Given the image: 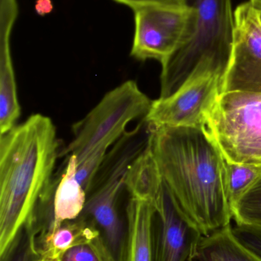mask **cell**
Masks as SVG:
<instances>
[{
	"mask_svg": "<svg viewBox=\"0 0 261 261\" xmlns=\"http://www.w3.org/2000/svg\"><path fill=\"white\" fill-rule=\"evenodd\" d=\"M0 261H52L38 249L35 234L26 225L6 251L0 254Z\"/></svg>",
	"mask_w": 261,
	"mask_h": 261,
	"instance_id": "18",
	"label": "cell"
},
{
	"mask_svg": "<svg viewBox=\"0 0 261 261\" xmlns=\"http://www.w3.org/2000/svg\"><path fill=\"white\" fill-rule=\"evenodd\" d=\"M152 103L135 81L115 87L73 125V139L60 156L75 155L79 163L98 147L110 148L127 132L130 122L147 117Z\"/></svg>",
	"mask_w": 261,
	"mask_h": 261,
	"instance_id": "4",
	"label": "cell"
},
{
	"mask_svg": "<svg viewBox=\"0 0 261 261\" xmlns=\"http://www.w3.org/2000/svg\"><path fill=\"white\" fill-rule=\"evenodd\" d=\"M150 144L176 205L202 236L231 225L225 159L205 128L153 127Z\"/></svg>",
	"mask_w": 261,
	"mask_h": 261,
	"instance_id": "1",
	"label": "cell"
},
{
	"mask_svg": "<svg viewBox=\"0 0 261 261\" xmlns=\"http://www.w3.org/2000/svg\"><path fill=\"white\" fill-rule=\"evenodd\" d=\"M236 239L261 259V225H237L232 226Z\"/></svg>",
	"mask_w": 261,
	"mask_h": 261,
	"instance_id": "19",
	"label": "cell"
},
{
	"mask_svg": "<svg viewBox=\"0 0 261 261\" xmlns=\"http://www.w3.org/2000/svg\"><path fill=\"white\" fill-rule=\"evenodd\" d=\"M116 3L130 6L132 9L148 6H175L185 7L188 6V0H114Z\"/></svg>",
	"mask_w": 261,
	"mask_h": 261,
	"instance_id": "21",
	"label": "cell"
},
{
	"mask_svg": "<svg viewBox=\"0 0 261 261\" xmlns=\"http://www.w3.org/2000/svg\"><path fill=\"white\" fill-rule=\"evenodd\" d=\"M237 225H261V174L231 208Z\"/></svg>",
	"mask_w": 261,
	"mask_h": 261,
	"instance_id": "17",
	"label": "cell"
},
{
	"mask_svg": "<svg viewBox=\"0 0 261 261\" xmlns=\"http://www.w3.org/2000/svg\"><path fill=\"white\" fill-rule=\"evenodd\" d=\"M221 87L222 78L214 73L191 78L171 96L153 100L145 119L153 127L205 128Z\"/></svg>",
	"mask_w": 261,
	"mask_h": 261,
	"instance_id": "7",
	"label": "cell"
},
{
	"mask_svg": "<svg viewBox=\"0 0 261 261\" xmlns=\"http://www.w3.org/2000/svg\"><path fill=\"white\" fill-rule=\"evenodd\" d=\"M232 55L222 81L221 93H261V23L257 8L246 2L234 12Z\"/></svg>",
	"mask_w": 261,
	"mask_h": 261,
	"instance_id": "8",
	"label": "cell"
},
{
	"mask_svg": "<svg viewBox=\"0 0 261 261\" xmlns=\"http://www.w3.org/2000/svg\"><path fill=\"white\" fill-rule=\"evenodd\" d=\"M205 129L228 162L261 165V93H220Z\"/></svg>",
	"mask_w": 261,
	"mask_h": 261,
	"instance_id": "5",
	"label": "cell"
},
{
	"mask_svg": "<svg viewBox=\"0 0 261 261\" xmlns=\"http://www.w3.org/2000/svg\"><path fill=\"white\" fill-rule=\"evenodd\" d=\"M98 233L85 219L79 216L62 222L54 231L35 240L37 248L48 258L55 261L66 250L80 244L93 242Z\"/></svg>",
	"mask_w": 261,
	"mask_h": 261,
	"instance_id": "14",
	"label": "cell"
},
{
	"mask_svg": "<svg viewBox=\"0 0 261 261\" xmlns=\"http://www.w3.org/2000/svg\"><path fill=\"white\" fill-rule=\"evenodd\" d=\"M162 182L150 139L147 147L129 167L125 177V187L131 197L153 202Z\"/></svg>",
	"mask_w": 261,
	"mask_h": 261,
	"instance_id": "13",
	"label": "cell"
},
{
	"mask_svg": "<svg viewBox=\"0 0 261 261\" xmlns=\"http://www.w3.org/2000/svg\"><path fill=\"white\" fill-rule=\"evenodd\" d=\"M133 11L135 32L130 55L139 61L154 59L163 64L189 32L193 9L148 6Z\"/></svg>",
	"mask_w": 261,
	"mask_h": 261,
	"instance_id": "6",
	"label": "cell"
},
{
	"mask_svg": "<svg viewBox=\"0 0 261 261\" xmlns=\"http://www.w3.org/2000/svg\"><path fill=\"white\" fill-rule=\"evenodd\" d=\"M195 259L198 261H261L236 239L231 224L202 236Z\"/></svg>",
	"mask_w": 261,
	"mask_h": 261,
	"instance_id": "15",
	"label": "cell"
},
{
	"mask_svg": "<svg viewBox=\"0 0 261 261\" xmlns=\"http://www.w3.org/2000/svg\"><path fill=\"white\" fill-rule=\"evenodd\" d=\"M255 7L261 8V0H249Z\"/></svg>",
	"mask_w": 261,
	"mask_h": 261,
	"instance_id": "23",
	"label": "cell"
},
{
	"mask_svg": "<svg viewBox=\"0 0 261 261\" xmlns=\"http://www.w3.org/2000/svg\"><path fill=\"white\" fill-rule=\"evenodd\" d=\"M261 174V165L235 164L225 160V189L231 208Z\"/></svg>",
	"mask_w": 261,
	"mask_h": 261,
	"instance_id": "16",
	"label": "cell"
},
{
	"mask_svg": "<svg viewBox=\"0 0 261 261\" xmlns=\"http://www.w3.org/2000/svg\"><path fill=\"white\" fill-rule=\"evenodd\" d=\"M56 128L35 114L0 138V254L10 246L55 186L60 156Z\"/></svg>",
	"mask_w": 261,
	"mask_h": 261,
	"instance_id": "2",
	"label": "cell"
},
{
	"mask_svg": "<svg viewBox=\"0 0 261 261\" xmlns=\"http://www.w3.org/2000/svg\"><path fill=\"white\" fill-rule=\"evenodd\" d=\"M155 213L153 202L130 197L126 208L128 234L124 261H153Z\"/></svg>",
	"mask_w": 261,
	"mask_h": 261,
	"instance_id": "12",
	"label": "cell"
},
{
	"mask_svg": "<svg viewBox=\"0 0 261 261\" xmlns=\"http://www.w3.org/2000/svg\"><path fill=\"white\" fill-rule=\"evenodd\" d=\"M55 261H105L93 242L80 244L61 253Z\"/></svg>",
	"mask_w": 261,
	"mask_h": 261,
	"instance_id": "20",
	"label": "cell"
},
{
	"mask_svg": "<svg viewBox=\"0 0 261 261\" xmlns=\"http://www.w3.org/2000/svg\"><path fill=\"white\" fill-rule=\"evenodd\" d=\"M153 204V261H193L202 234L179 210L165 182Z\"/></svg>",
	"mask_w": 261,
	"mask_h": 261,
	"instance_id": "9",
	"label": "cell"
},
{
	"mask_svg": "<svg viewBox=\"0 0 261 261\" xmlns=\"http://www.w3.org/2000/svg\"><path fill=\"white\" fill-rule=\"evenodd\" d=\"M193 10L189 32L162 64L160 97L171 96L188 80L207 73L223 80L232 55L234 15L231 0H188Z\"/></svg>",
	"mask_w": 261,
	"mask_h": 261,
	"instance_id": "3",
	"label": "cell"
},
{
	"mask_svg": "<svg viewBox=\"0 0 261 261\" xmlns=\"http://www.w3.org/2000/svg\"><path fill=\"white\" fill-rule=\"evenodd\" d=\"M257 8V7H256ZM257 10H258L259 12V18H260V21L261 23V8H257Z\"/></svg>",
	"mask_w": 261,
	"mask_h": 261,
	"instance_id": "24",
	"label": "cell"
},
{
	"mask_svg": "<svg viewBox=\"0 0 261 261\" xmlns=\"http://www.w3.org/2000/svg\"><path fill=\"white\" fill-rule=\"evenodd\" d=\"M125 179L104 184L87 196L79 216L85 219L98 233L93 243L105 261H124L128 226L118 210V200Z\"/></svg>",
	"mask_w": 261,
	"mask_h": 261,
	"instance_id": "10",
	"label": "cell"
},
{
	"mask_svg": "<svg viewBox=\"0 0 261 261\" xmlns=\"http://www.w3.org/2000/svg\"><path fill=\"white\" fill-rule=\"evenodd\" d=\"M35 8L38 13L43 15L52 11V5L50 0H38Z\"/></svg>",
	"mask_w": 261,
	"mask_h": 261,
	"instance_id": "22",
	"label": "cell"
},
{
	"mask_svg": "<svg viewBox=\"0 0 261 261\" xmlns=\"http://www.w3.org/2000/svg\"><path fill=\"white\" fill-rule=\"evenodd\" d=\"M0 33V132L7 133L20 117L16 81L10 49V35L18 15L17 0H1Z\"/></svg>",
	"mask_w": 261,
	"mask_h": 261,
	"instance_id": "11",
	"label": "cell"
}]
</instances>
